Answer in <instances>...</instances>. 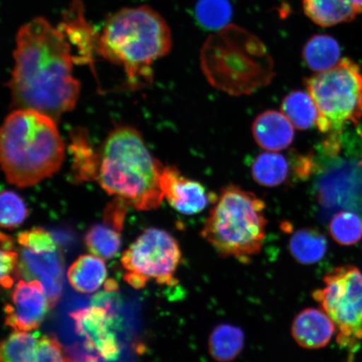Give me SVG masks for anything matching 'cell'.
<instances>
[{
  "instance_id": "obj_1",
  "label": "cell",
  "mask_w": 362,
  "mask_h": 362,
  "mask_svg": "<svg viewBox=\"0 0 362 362\" xmlns=\"http://www.w3.org/2000/svg\"><path fill=\"white\" fill-rule=\"evenodd\" d=\"M15 66L8 86L17 110H33L56 121L76 106L80 83L72 72L76 56L60 25L42 17L26 23L16 35Z\"/></svg>"
},
{
  "instance_id": "obj_2",
  "label": "cell",
  "mask_w": 362,
  "mask_h": 362,
  "mask_svg": "<svg viewBox=\"0 0 362 362\" xmlns=\"http://www.w3.org/2000/svg\"><path fill=\"white\" fill-rule=\"evenodd\" d=\"M65 144L56 120L33 110H16L0 133V158L8 183L30 187L61 168Z\"/></svg>"
},
{
  "instance_id": "obj_3",
  "label": "cell",
  "mask_w": 362,
  "mask_h": 362,
  "mask_svg": "<svg viewBox=\"0 0 362 362\" xmlns=\"http://www.w3.org/2000/svg\"><path fill=\"white\" fill-rule=\"evenodd\" d=\"M170 27L148 6L124 8L112 16L98 38V52L124 67L128 83L140 87L151 81L153 62L170 51Z\"/></svg>"
},
{
  "instance_id": "obj_4",
  "label": "cell",
  "mask_w": 362,
  "mask_h": 362,
  "mask_svg": "<svg viewBox=\"0 0 362 362\" xmlns=\"http://www.w3.org/2000/svg\"><path fill=\"white\" fill-rule=\"evenodd\" d=\"M162 166L139 131L122 126L112 130L103 144L97 181L106 192L135 209H156L164 200L160 182Z\"/></svg>"
},
{
  "instance_id": "obj_5",
  "label": "cell",
  "mask_w": 362,
  "mask_h": 362,
  "mask_svg": "<svg viewBox=\"0 0 362 362\" xmlns=\"http://www.w3.org/2000/svg\"><path fill=\"white\" fill-rule=\"evenodd\" d=\"M201 66L212 87L233 96L252 94L268 86L275 76L274 61L264 44L234 25L206 40Z\"/></svg>"
},
{
  "instance_id": "obj_6",
  "label": "cell",
  "mask_w": 362,
  "mask_h": 362,
  "mask_svg": "<svg viewBox=\"0 0 362 362\" xmlns=\"http://www.w3.org/2000/svg\"><path fill=\"white\" fill-rule=\"evenodd\" d=\"M265 203L255 194L230 185L221 189L202 230V237L221 257L248 264L259 255L268 223Z\"/></svg>"
},
{
  "instance_id": "obj_7",
  "label": "cell",
  "mask_w": 362,
  "mask_h": 362,
  "mask_svg": "<svg viewBox=\"0 0 362 362\" xmlns=\"http://www.w3.org/2000/svg\"><path fill=\"white\" fill-rule=\"evenodd\" d=\"M313 99L321 133L341 138L348 124H356L362 117V72L349 58H343L327 71L305 80Z\"/></svg>"
},
{
  "instance_id": "obj_8",
  "label": "cell",
  "mask_w": 362,
  "mask_h": 362,
  "mask_svg": "<svg viewBox=\"0 0 362 362\" xmlns=\"http://www.w3.org/2000/svg\"><path fill=\"white\" fill-rule=\"evenodd\" d=\"M323 281L312 296L336 325L339 346L352 356L362 342V272L352 265L338 267Z\"/></svg>"
},
{
  "instance_id": "obj_9",
  "label": "cell",
  "mask_w": 362,
  "mask_h": 362,
  "mask_svg": "<svg viewBox=\"0 0 362 362\" xmlns=\"http://www.w3.org/2000/svg\"><path fill=\"white\" fill-rule=\"evenodd\" d=\"M181 259L177 240L165 230L147 229L122 256V265L127 271L125 281L135 288H144L151 279L175 286Z\"/></svg>"
},
{
  "instance_id": "obj_10",
  "label": "cell",
  "mask_w": 362,
  "mask_h": 362,
  "mask_svg": "<svg viewBox=\"0 0 362 362\" xmlns=\"http://www.w3.org/2000/svg\"><path fill=\"white\" fill-rule=\"evenodd\" d=\"M52 309L42 284L37 280H20L6 305V324L15 332H31L38 329Z\"/></svg>"
},
{
  "instance_id": "obj_11",
  "label": "cell",
  "mask_w": 362,
  "mask_h": 362,
  "mask_svg": "<svg viewBox=\"0 0 362 362\" xmlns=\"http://www.w3.org/2000/svg\"><path fill=\"white\" fill-rule=\"evenodd\" d=\"M75 322L76 332L83 337L90 350L97 351L105 361L119 359L120 346L113 332L112 315L104 308L94 306L70 314Z\"/></svg>"
},
{
  "instance_id": "obj_12",
  "label": "cell",
  "mask_w": 362,
  "mask_h": 362,
  "mask_svg": "<svg viewBox=\"0 0 362 362\" xmlns=\"http://www.w3.org/2000/svg\"><path fill=\"white\" fill-rule=\"evenodd\" d=\"M160 182L164 199L184 215L200 214L217 200L202 183L185 177L174 166H162Z\"/></svg>"
},
{
  "instance_id": "obj_13",
  "label": "cell",
  "mask_w": 362,
  "mask_h": 362,
  "mask_svg": "<svg viewBox=\"0 0 362 362\" xmlns=\"http://www.w3.org/2000/svg\"><path fill=\"white\" fill-rule=\"evenodd\" d=\"M64 273V259L60 249L55 252L36 253L22 249L20 255L18 277L27 281L37 280L42 284L52 308L62 296Z\"/></svg>"
},
{
  "instance_id": "obj_14",
  "label": "cell",
  "mask_w": 362,
  "mask_h": 362,
  "mask_svg": "<svg viewBox=\"0 0 362 362\" xmlns=\"http://www.w3.org/2000/svg\"><path fill=\"white\" fill-rule=\"evenodd\" d=\"M337 332L336 325L321 309L307 308L294 318L291 327L294 341L308 350L321 349L328 345Z\"/></svg>"
},
{
  "instance_id": "obj_15",
  "label": "cell",
  "mask_w": 362,
  "mask_h": 362,
  "mask_svg": "<svg viewBox=\"0 0 362 362\" xmlns=\"http://www.w3.org/2000/svg\"><path fill=\"white\" fill-rule=\"evenodd\" d=\"M294 126L283 112H262L253 122L252 131L257 146L267 151L277 152L291 146Z\"/></svg>"
},
{
  "instance_id": "obj_16",
  "label": "cell",
  "mask_w": 362,
  "mask_h": 362,
  "mask_svg": "<svg viewBox=\"0 0 362 362\" xmlns=\"http://www.w3.org/2000/svg\"><path fill=\"white\" fill-rule=\"evenodd\" d=\"M59 25L78 51L76 63L90 64L93 61L94 51L98 52L99 36L85 20L83 6L80 1L72 4L64 16V20Z\"/></svg>"
},
{
  "instance_id": "obj_17",
  "label": "cell",
  "mask_w": 362,
  "mask_h": 362,
  "mask_svg": "<svg viewBox=\"0 0 362 362\" xmlns=\"http://www.w3.org/2000/svg\"><path fill=\"white\" fill-rule=\"evenodd\" d=\"M302 6L305 16L320 27L352 21L362 12L352 0H302Z\"/></svg>"
},
{
  "instance_id": "obj_18",
  "label": "cell",
  "mask_w": 362,
  "mask_h": 362,
  "mask_svg": "<svg viewBox=\"0 0 362 362\" xmlns=\"http://www.w3.org/2000/svg\"><path fill=\"white\" fill-rule=\"evenodd\" d=\"M251 171L253 180L262 187H279L291 178L293 180L291 155L287 157L276 152L262 153L253 160Z\"/></svg>"
},
{
  "instance_id": "obj_19",
  "label": "cell",
  "mask_w": 362,
  "mask_h": 362,
  "mask_svg": "<svg viewBox=\"0 0 362 362\" xmlns=\"http://www.w3.org/2000/svg\"><path fill=\"white\" fill-rule=\"evenodd\" d=\"M107 276L105 262L96 255L80 256L67 271L68 281L75 291L81 293L98 291Z\"/></svg>"
},
{
  "instance_id": "obj_20",
  "label": "cell",
  "mask_w": 362,
  "mask_h": 362,
  "mask_svg": "<svg viewBox=\"0 0 362 362\" xmlns=\"http://www.w3.org/2000/svg\"><path fill=\"white\" fill-rule=\"evenodd\" d=\"M341 47L328 35L312 36L303 47L302 58L311 71L318 74L330 69L341 60Z\"/></svg>"
},
{
  "instance_id": "obj_21",
  "label": "cell",
  "mask_w": 362,
  "mask_h": 362,
  "mask_svg": "<svg viewBox=\"0 0 362 362\" xmlns=\"http://www.w3.org/2000/svg\"><path fill=\"white\" fill-rule=\"evenodd\" d=\"M327 249V238L315 228L298 229L289 239V252L301 264L310 265L322 260Z\"/></svg>"
},
{
  "instance_id": "obj_22",
  "label": "cell",
  "mask_w": 362,
  "mask_h": 362,
  "mask_svg": "<svg viewBox=\"0 0 362 362\" xmlns=\"http://www.w3.org/2000/svg\"><path fill=\"white\" fill-rule=\"evenodd\" d=\"M245 336L241 329L229 324L217 325L208 339V351L217 362H230L241 354Z\"/></svg>"
},
{
  "instance_id": "obj_23",
  "label": "cell",
  "mask_w": 362,
  "mask_h": 362,
  "mask_svg": "<svg viewBox=\"0 0 362 362\" xmlns=\"http://www.w3.org/2000/svg\"><path fill=\"white\" fill-rule=\"evenodd\" d=\"M71 149L74 156V175L78 181L97 180L100 153H97L83 130L71 134Z\"/></svg>"
},
{
  "instance_id": "obj_24",
  "label": "cell",
  "mask_w": 362,
  "mask_h": 362,
  "mask_svg": "<svg viewBox=\"0 0 362 362\" xmlns=\"http://www.w3.org/2000/svg\"><path fill=\"white\" fill-rule=\"evenodd\" d=\"M281 110L298 129L305 130L316 125L318 110L309 93L297 90L284 98Z\"/></svg>"
},
{
  "instance_id": "obj_25",
  "label": "cell",
  "mask_w": 362,
  "mask_h": 362,
  "mask_svg": "<svg viewBox=\"0 0 362 362\" xmlns=\"http://www.w3.org/2000/svg\"><path fill=\"white\" fill-rule=\"evenodd\" d=\"M121 228L104 220L103 224L90 228L85 237L86 245L93 255L103 259L117 255L121 247Z\"/></svg>"
},
{
  "instance_id": "obj_26",
  "label": "cell",
  "mask_w": 362,
  "mask_h": 362,
  "mask_svg": "<svg viewBox=\"0 0 362 362\" xmlns=\"http://www.w3.org/2000/svg\"><path fill=\"white\" fill-rule=\"evenodd\" d=\"M39 334L15 332L2 342L0 362H34Z\"/></svg>"
},
{
  "instance_id": "obj_27",
  "label": "cell",
  "mask_w": 362,
  "mask_h": 362,
  "mask_svg": "<svg viewBox=\"0 0 362 362\" xmlns=\"http://www.w3.org/2000/svg\"><path fill=\"white\" fill-rule=\"evenodd\" d=\"M329 232L334 241L341 245H355L362 238V219L355 212L339 211L330 220Z\"/></svg>"
},
{
  "instance_id": "obj_28",
  "label": "cell",
  "mask_w": 362,
  "mask_h": 362,
  "mask_svg": "<svg viewBox=\"0 0 362 362\" xmlns=\"http://www.w3.org/2000/svg\"><path fill=\"white\" fill-rule=\"evenodd\" d=\"M196 16L203 27L219 30L228 25L232 8L228 0H199Z\"/></svg>"
},
{
  "instance_id": "obj_29",
  "label": "cell",
  "mask_w": 362,
  "mask_h": 362,
  "mask_svg": "<svg viewBox=\"0 0 362 362\" xmlns=\"http://www.w3.org/2000/svg\"><path fill=\"white\" fill-rule=\"evenodd\" d=\"M1 214L0 223L2 228L13 229L21 226L28 216L29 211L23 199L16 192L4 191L1 194Z\"/></svg>"
},
{
  "instance_id": "obj_30",
  "label": "cell",
  "mask_w": 362,
  "mask_h": 362,
  "mask_svg": "<svg viewBox=\"0 0 362 362\" xmlns=\"http://www.w3.org/2000/svg\"><path fill=\"white\" fill-rule=\"evenodd\" d=\"M18 243L23 248L36 253L55 252L58 247L55 240L43 228H33L19 234Z\"/></svg>"
},
{
  "instance_id": "obj_31",
  "label": "cell",
  "mask_w": 362,
  "mask_h": 362,
  "mask_svg": "<svg viewBox=\"0 0 362 362\" xmlns=\"http://www.w3.org/2000/svg\"><path fill=\"white\" fill-rule=\"evenodd\" d=\"M34 362H74L63 351L61 343L55 337H40Z\"/></svg>"
},
{
  "instance_id": "obj_32",
  "label": "cell",
  "mask_w": 362,
  "mask_h": 362,
  "mask_svg": "<svg viewBox=\"0 0 362 362\" xmlns=\"http://www.w3.org/2000/svg\"><path fill=\"white\" fill-rule=\"evenodd\" d=\"M20 256L13 249H2L1 284L4 288H11L18 279Z\"/></svg>"
},
{
  "instance_id": "obj_33",
  "label": "cell",
  "mask_w": 362,
  "mask_h": 362,
  "mask_svg": "<svg viewBox=\"0 0 362 362\" xmlns=\"http://www.w3.org/2000/svg\"><path fill=\"white\" fill-rule=\"evenodd\" d=\"M117 284L115 280L110 279L105 283V291L115 292L117 291Z\"/></svg>"
},
{
  "instance_id": "obj_34",
  "label": "cell",
  "mask_w": 362,
  "mask_h": 362,
  "mask_svg": "<svg viewBox=\"0 0 362 362\" xmlns=\"http://www.w3.org/2000/svg\"><path fill=\"white\" fill-rule=\"evenodd\" d=\"M352 1L354 2L357 6L362 8V0H352Z\"/></svg>"
}]
</instances>
